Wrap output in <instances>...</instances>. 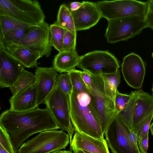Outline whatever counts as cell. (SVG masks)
<instances>
[{
    "label": "cell",
    "mask_w": 153,
    "mask_h": 153,
    "mask_svg": "<svg viewBox=\"0 0 153 153\" xmlns=\"http://www.w3.org/2000/svg\"><path fill=\"white\" fill-rule=\"evenodd\" d=\"M5 49L25 68L36 67L39 64L37 62V60L42 57L39 52L25 47H14Z\"/></svg>",
    "instance_id": "obj_20"
},
{
    "label": "cell",
    "mask_w": 153,
    "mask_h": 153,
    "mask_svg": "<svg viewBox=\"0 0 153 153\" xmlns=\"http://www.w3.org/2000/svg\"><path fill=\"white\" fill-rule=\"evenodd\" d=\"M0 153H9L1 144H0Z\"/></svg>",
    "instance_id": "obj_39"
},
{
    "label": "cell",
    "mask_w": 153,
    "mask_h": 153,
    "mask_svg": "<svg viewBox=\"0 0 153 153\" xmlns=\"http://www.w3.org/2000/svg\"><path fill=\"white\" fill-rule=\"evenodd\" d=\"M73 152L81 150L91 153H110L105 140H100L75 131L70 144Z\"/></svg>",
    "instance_id": "obj_17"
},
{
    "label": "cell",
    "mask_w": 153,
    "mask_h": 153,
    "mask_svg": "<svg viewBox=\"0 0 153 153\" xmlns=\"http://www.w3.org/2000/svg\"><path fill=\"white\" fill-rule=\"evenodd\" d=\"M138 90V95L132 119V131L134 132L139 125L153 114V96L144 91Z\"/></svg>",
    "instance_id": "obj_18"
},
{
    "label": "cell",
    "mask_w": 153,
    "mask_h": 153,
    "mask_svg": "<svg viewBox=\"0 0 153 153\" xmlns=\"http://www.w3.org/2000/svg\"><path fill=\"white\" fill-rule=\"evenodd\" d=\"M49 30L51 46L59 52L62 51L65 29L53 23L50 25Z\"/></svg>",
    "instance_id": "obj_25"
},
{
    "label": "cell",
    "mask_w": 153,
    "mask_h": 153,
    "mask_svg": "<svg viewBox=\"0 0 153 153\" xmlns=\"http://www.w3.org/2000/svg\"><path fill=\"white\" fill-rule=\"evenodd\" d=\"M126 131L129 141L132 146L137 152H140L138 146L137 137L135 133L127 126Z\"/></svg>",
    "instance_id": "obj_35"
},
{
    "label": "cell",
    "mask_w": 153,
    "mask_h": 153,
    "mask_svg": "<svg viewBox=\"0 0 153 153\" xmlns=\"http://www.w3.org/2000/svg\"><path fill=\"white\" fill-rule=\"evenodd\" d=\"M54 23L76 36L77 31L72 13L65 4H62L59 7L56 20Z\"/></svg>",
    "instance_id": "obj_21"
},
{
    "label": "cell",
    "mask_w": 153,
    "mask_h": 153,
    "mask_svg": "<svg viewBox=\"0 0 153 153\" xmlns=\"http://www.w3.org/2000/svg\"><path fill=\"white\" fill-rule=\"evenodd\" d=\"M131 92L132 95L128 103L117 116L132 131V119L138 95V90L132 91Z\"/></svg>",
    "instance_id": "obj_23"
},
{
    "label": "cell",
    "mask_w": 153,
    "mask_h": 153,
    "mask_svg": "<svg viewBox=\"0 0 153 153\" xmlns=\"http://www.w3.org/2000/svg\"><path fill=\"white\" fill-rule=\"evenodd\" d=\"M0 38L7 32L15 29L30 26L14 19L5 16H0Z\"/></svg>",
    "instance_id": "obj_26"
},
{
    "label": "cell",
    "mask_w": 153,
    "mask_h": 153,
    "mask_svg": "<svg viewBox=\"0 0 153 153\" xmlns=\"http://www.w3.org/2000/svg\"><path fill=\"white\" fill-rule=\"evenodd\" d=\"M45 104L60 128L67 132L69 136L71 144L75 128L71 119L70 97L56 85Z\"/></svg>",
    "instance_id": "obj_8"
},
{
    "label": "cell",
    "mask_w": 153,
    "mask_h": 153,
    "mask_svg": "<svg viewBox=\"0 0 153 153\" xmlns=\"http://www.w3.org/2000/svg\"><path fill=\"white\" fill-rule=\"evenodd\" d=\"M71 13L76 31L90 29L102 18L95 3L89 1H83L80 7Z\"/></svg>",
    "instance_id": "obj_15"
},
{
    "label": "cell",
    "mask_w": 153,
    "mask_h": 153,
    "mask_svg": "<svg viewBox=\"0 0 153 153\" xmlns=\"http://www.w3.org/2000/svg\"><path fill=\"white\" fill-rule=\"evenodd\" d=\"M91 75V82L87 88L96 108L101 128L104 133L117 116L115 104L106 96L102 75Z\"/></svg>",
    "instance_id": "obj_5"
},
{
    "label": "cell",
    "mask_w": 153,
    "mask_h": 153,
    "mask_svg": "<svg viewBox=\"0 0 153 153\" xmlns=\"http://www.w3.org/2000/svg\"><path fill=\"white\" fill-rule=\"evenodd\" d=\"M127 127L117 116L104 132L106 141L112 153H141L130 143Z\"/></svg>",
    "instance_id": "obj_11"
},
{
    "label": "cell",
    "mask_w": 153,
    "mask_h": 153,
    "mask_svg": "<svg viewBox=\"0 0 153 153\" xmlns=\"http://www.w3.org/2000/svg\"><path fill=\"white\" fill-rule=\"evenodd\" d=\"M79 153H85L83 151L81 150H78Z\"/></svg>",
    "instance_id": "obj_41"
},
{
    "label": "cell",
    "mask_w": 153,
    "mask_h": 153,
    "mask_svg": "<svg viewBox=\"0 0 153 153\" xmlns=\"http://www.w3.org/2000/svg\"><path fill=\"white\" fill-rule=\"evenodd\" d=\"M56 85L65 93L69 97L72 91V86L68 72L61 73L58 76Z\"/></svg>",
    "instance_id": "obj_29"
},
{
    "label": "cell",
    "mask_w": 153,
    "mask_h": 153,
    "mask_svg": "<svg viewBox=\"0 0 153 153\" xmlns=\"http://www.w3.org/2000/svg\"><path fill=\"white\" fill-rule=\"evenodd\" d=\"M83 151L85 153H91V152H87V151Z\"/></svg>",
    "instance_id": "obj_42"
},
{
    "label": "cell",
    "mask_w": 153,
    "mask_h": 153,
    "mask_svg": "<svg viewBox=\"0 0 153 153\" xmlns=\"http://www.w3.org/2000/svg\"><path fill=\"white\" fill-rule=\"evenodd\" d=\"M74 153H79L78 151H76L74 152Z\"/></svg>",
    "instance_id": "obj_43"
},
{
    "label": "cell",
    "mask_w": 153,
    "mask_h": 153,
    "mask_svg": "<svg viewBox=\"0 0 153 153\" xmlns=\"http://www.w3.org/2000/svg\"><path fill=\"white\" fill-rule=\"evenodd\" d=\"M102 76L106 96L111 99L115 104L116 94L117 90V88L120 81V70L119 69L113 73L103 74Z\"/></svg>",
    "instance_id": "obj_22"
},
{
    "label": "cell",
    "mask_w": 153,
    "mask_h": 153,
    "mask_svg": "<svg viewBox=\"0 0 153 153\" xmlns=\"http://www.w3.org/2000/svg\"><path fill=\"white\" fill-rule=\"evenodd\" d=\"M105 36L110 43L126 41L139 35L147 27L144 16H135L108 20Z\"/></svg>",
    "instance_id": "obj_6"
},
{
    "label": "cell",
    "mask_w": 153,
    "mask_h": 153,
    "mask_svg": "<svg viewBox=\"0 0 153 153\" xmlns=\"http://www.w3.org/2000/svg\"><path fill=\"white\" fill-rule=\"evenodd\" d=\"M0 126L5 131L17 153L21 146L32 135L41 131L60 128L46 108L19 112L10 109L0 116Z\"/></svg>",
    "instance_id": "obj_1"
},
{
    "label": "cell",
    "mask_w": 153,
    "mask_h": 153,
    "mask_svg": "<svg viewBox=\"0 0 153 153\" xmlns=\"http://www.w3.org/2000/svg\"><path fill=\"white\" fill-rule=\"evenodd\" d=\"M68 73L70 76L73 90L77 93L89 94V90L82 78L81 71L75 69Z\"/></svg>",
    "instance_id": "obj_27"
},
{
    "label": "cell",
    "mask_w": 153,
    "mask_h": 153,
    "mask_svg": "<svg viewBox=\"0 0 153 153\" xmlns=\"http://www.w3.org/2000/svg\"><path fill=\"white\" fill-rule=\"evenodd\" d=\"M0 144L9 153H15L13 146L4 130L0 126Z\"/></svg>",
    "instance_id": "obj_33"
},
{
    "label": "cell",
    "mask_w": 153,
    "mask_h": 153,
    "mask_svg": "<svg viewBox=\"0 0 153 153\" xmlns=\"http://www.w3.org/2000/svg\"><path fill=\"white\" fill-rule=\"evenodd\" d=\"M48 24L45 22L34 26L27 34L23 37L0 46L4 48L23 47L39 52L42 57H48L52 51L50 42V33Z\"/></svg>",
    "instance_id": "obj_9"
},
{
    "label": "cell",
    "mask_w": 153,
    "mask_h": 153,
    "mask_svg": "<svg viewBox=\"0 0 153 153\" xmlns=\"http://www.w3.org/2000/svg\"><path fill=\"white\" fill-rule=\"evenodd\" d=\"M77 66L93 75H102L115 72L120 68L119 62L107 51H95L81 56Z\"/></svg>",
    "instance_id": "obj_10"
},
{
    "label": "cell",
    "mask_w": 153,
    "mask_h": 153,
    "mask_svg": "<svg viewBox=\"0 0 153 153\" xmlns=\"http://www.w3.org/2000/svg\"><path fill=\"white\" fill-rule=\"evenodd\" d=\"M82 78L87 87L89 86L91 83L92 77L91 74L85 71H81Z\"/></svg>",
    "instance_id": "obj_37"
},
{
    "label": "cell",
    "mask_w": 153,
    "mask_h": 153,
    "mask_svg": "<svg viewBox=\"0 0 153 153\" xmlns=\"http://www.w3.org/2000/svg\"><path fill=\"white\" fill-rule=\"evenodd\" d=\"M82 5V2H73L70 3L69 9L71 12L79 9Z\"/></svg>",
    "instance_id": "obj_38"
},
{
    "label": "cell",
    "mask_w": 153,
    "mask_h": 153,
    "mask_svg": "<svg viewBox=\"0 0 153 153\" xmlns=\"http://www.w3.org/2000/svg\"><path fill=\"white\" fill-rule=\"evenodd\" d=\"M35 75L37 89V105L45 104L54 89L58 76L53 66L44 67L37 66Z\"/></svg>",
    "instance_id": "obj_14"
},
{
    "label": "cell",
    "mask_w": 153,
    "mask_h": 153,
    "mask_svg": "<svg viewBox=\"0 0 153 153\" xmlns=\"http://www.w3.org/2000/svg\"><path fill=\"white\" fill-rule=\"evenodd\" d=\"M147 10L145 16L147 27L153 30V0L146 1Z\"/></svg>",
    "instance_id": "obj_34"
},
{
    "label": "cell",
    "mask_w": 153,
    "mask_h": 153,
    "mask_svg": "<svg viewBox=\"0 0 153 153\" xmlns=\"http://www.w3.org/2000/svg\"><path fill=\"white\" fill-rule=\"evenodd\" d=\"M35 81V75L24 68L17 80L9 88L13 96H14L27 86L34 84Z\"/></svg>",
    "instance_id": "obj_24"
},
{
    "label": "cell",
    "mask_w": 153,
    "mask_h": 153,
    "mask_svg": "<svg viewBox=\"0 0 153 153\" xmlns=\"http://www.w3.org/2000/svg\"><path fill=\"white\" fill-rule=\"evenodd\" d=\"M36 84L29 85L10 97V110L22 112L38 108Z\"/></svg>",
    "instance_id": "obj_16"
},
{
    "label": "cell",
    "mask_w": 153,
    "mask_h": 153,
    "mask_svg": "<svg viewBox=\"0 0 153 153\" xmlns=\"http://www.w3.org/2000/svg\"><path fill=\"white\" fill-rule=\"evenodd\" d=\"M152 95H153V85H152Z\"/></svg>",
    "instance_id": "obj_44"
},
{
    "label": "cell",
    "mask_w": 153,
    "mask_h": 153,
    "mask_svg": "<svg viewBox=\"0 0 153 153\" xmlns=\"http://www.w3.org/2000/svg\"><path fill=\"white\" fill-rule=\"evenodd\" d=\"M69 143V135L63 130H46L39 132L35 137L24 142L18 153H52L65 149Z\"/></svg>",
    "instance_id": "obj_4"
},
{
    "label": "cell",
    "mask_w": 153,
    "mask_h": 153,
    "mask_svg": "<svg viewBox=\"0 0 153 153\" xmlns=\"http://www.w3.org/2000/svg\"><path fill=\"white\" fill-rule=\"evenodd\" d=\"M24 66L2 46H0V86L9 88L19 76Z\"/></svg>",
    "instance_id": "obj_13"
},
{
    "label": "cell",
    "mask_w": 153,
    "mask_h": 153,
    "mask_svg": "<svg viewBox=\"0 0 153 153\" xmlns=\"http://www.w3.org/2000/svg\"><path fill=\"white\" fill-rule=\"evenodd\" d=\"M70 105L71 120L75 131L105 139L96 108L89 93H77L72 89Z\"/></svg>",
    "instance_id": "obj_2"
},
{
    "label": "cell",
    "mask_w": 153,
    "mask_h": 153,
    "mask_svg": "<svg viewBox=\"0 0 153 153\" xmlns=\"http://www.w3.org/2000/svg\"><path fill=\"white\" fill-rule=\"evenodd\" d=\"M76 36L65 30L62 51H76Z\"/></svg>",
    "instance_id": "obj_32"
},
{
    "label": "cell",
    "mask_w": 153,
    "mask_h": 153,
    "mask_svg": "<svg viewBox=\"0 0 153 153\" xmlns=\"http://www.w3.org/2000/svg\"><path fill=\"white\" fill-rule=\"evenodd\" d=\"M81 57L76 51H62L54 56L53 67L57 72L61 74L68 72L75 69V67L79 63Z\"/></svg>",
    "instance_id": "obj_19"
},
{
    "label": "cell",
    "mask_w": 153,
    "mask_h": 153,
    "mask_svg": "<svg viewBox=\"0 0 153 153\" xmlns=\"http://www.w3.org/2000/svg\"><path fill=\"white\" fill-rule=\"evenodd\" d=\"M152 57L153 58V52L152 53Z\"/></svg>",
    "instance_id": "obj_45"
},
{
    "label": "cell",
    "mask_w": 153,
    "mask_h": 153,
    "mask_svg": "<svg viewBox=\"0 0 153 153\" xmlns=\"http://www.w3.org/2000/svg\"><path fill=\"white\" fill-rule=\"evenodd\" d=\"M0 16L10 17L30 26L39 25L45 18L37 0H0Z\"/></svg>",
    "instance_id": "obj_3"
},
{
    "label": "cell",
    "mask_w": 153,
    "mask_h": 153,
    "mask_svg": "<svg viewBox=\"0 0 153 153\" xmlns=\"http://www.w3.org/2000/svg\"><path fill=\"white\" fill-rule=\"evenodd\" d=\"M150 129L151 131L152 135L153 136V122L150 125Z\"/></svg>",
    "instance_id": "obj_40"
},
{
    "label": "cell",
    "mask_w": 153,
    "mask_h": 153,
    "mask_svg": "<svg viewBox=\"0 0 153 153\" xmlns=\"http://www.w3.org/2000/svg\"><path fill=\"white\" fill-rule=\"evenodd\" d=\"M153 114L143 120L138 126L134 132L136 134L138 141L149 133Z\"/></svg>",
    "instance_id": "obj_31"
},
{
    "label": "cell",
    "mask_w": 153,
    "mask_h": 153,
    "mask_svg": "<svg viewBox=\"0 0 153 153\" xmlns=\"http://www.w3.org/2000/svg\"><path fill=\"white\" fill-rule=\"evenodd\" d=\"M148 141L149 133L138 141L141 153H147L149 145Z\"/></svg>",
    "instance_id": "obj_36"
},
{
    "label": "cell",
    "mask_w": 153,
    "mask_h": 153,
    "mask_svg": "<svg viewBox=\"0 0 153 153\" xmlns=\"http://www.w3.org/2000/svg\"><path fill=\"white\" fill-rule=\"evenodd\" d=\"M132 95L131 92L127 94L120 93L117 90L115 99V110L117 116L128 103Z\"/></svg>",
    "instance_id": "obj_30"
},
{
    "label": "cell",
    "mask_w": 153,
    "mask_h": 153,
    "mask_svg": "<svg viewBox=\"0 0 153 153\" xmlns=\"http://www.w3.org/2000/svg\"><path fill=\"white\" fill-rule=\"evenodd\" d=\"M34 26L16 28L7 32L0 38V45L23 37L29 33Z\"/></svg>",
    "instance_id": "obj_28"
},
{
    "label": "cell",
    "mask_w": 153,
    "mask_h": 153,
    "mask_svg": "<svg viewBox=\"0 0 153 153\" xmlns=\"http://www.w3.org/2000/svg\"><path fill=\"white\" fill-rule=\"evenodd\" d=\"M95 4L101 17L108 20L135 16H144L147 10L146 1L135 0L98 1Z\"/></svg>",
    "instance_id": "obj_7"
},
{
    "label": "cell",
    "mask_w": 153,
    "mask_h": 153,
    "mask_svg": "<svg viewBox=\"0 0 153 153\" xmlns=\"http://www.w3.org/2000/svg\"><path fill=\"white\" fill-rule=\"evenodd\" d=\"M121 71L128 85L137 89L142 87L146 74L145 65L138 55L131 53L124 57Z\"/></svg>",
    "instance_id": "obj_12"
}]
</instances>
